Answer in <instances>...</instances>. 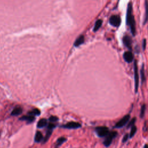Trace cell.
I'll use <instances>...</instances> for the list:
<instances>
[{
	"mask_svg": "<svg viewBox=\"0 0 148 148\" xmlns=\"http://www.w3.org/2000/svg\"><path fill=\"white\" fill-rule=\"evenodd\" d=\"M132 3L129 2L128 4L127 11L126 16V23L127 25L130 27L131 32L133 36H135L136 34V21H135L134 16L132 15Z\"/></svg>",
	"mask_w": 148,
	"mask_h": 148,
	"instance_id": "6da1fadb",
	"label": "cell"
},
{
	"mask_svg": "<svg viewBox=\"0 0 148 148\" xmlns=\"http://www.w3.org/2000/svg\"><path fill=\"white\" fill-rule=\"evenodd\" d=\"M117 136V133L116 131H112L109 133L107 136H106L104 141L103 142V144L105 145L106 147H109L111 143H112V141L113 139H115Z\"/></svg>",
	"mask_w": 148,
	"mask_h": 148,
	"instance_id": "7a4b0ae2",
	"label": "cell"
},
{
	"mask_svg": "<svg viewBox=\"0 0 148 148\" xmlns=\"http://www.w3.org/2000/svg\"><path fill=\"white\" fill-rule=\"evenodd\" d=\"M95 131L96 132L97 136L99 137H105L109 133V129L105 126L97 127L95 129Z\"/></svg>",
	"mask_w": 148,
	"mask_h": 148,
	"instance_id": "3957f363",
	"label": "cell"
},
{
	"mask_svg": "<svg viewBox=\"0 0 148 148\" xmlns=\"http://www.w3.org/2000/svg\"><path fill=\"white\" fill-rule=\"evenodd\" d=\"M130 119V115H127L126 116H124L115 124V128H117V129L122 128L125 125H126V124L129 122Z\"/></svg>",
	"mask_w": 148,
	"mask_h": 148,
	"instance_id": "277c9868",
	"label": "cell"
},
{
	"mask_svg": "<svg viewBox=\"0 0 148 148\" xmlns=\"http://www.w3.org/2000/svg\"><path fill=\"white\" fill-rule=\"evenodd\" d=\"M121 19L119 16L112 15L109 18V23L112 26L118 27L120 25Z\"/></svg>",
	"mask_w": 148,
	"mask_h": 148,
	"instance_id": "5b68a950",
	"label": "cell"
},
{
	"mask_svg": "<svg viewBox=\"0 0 148 148\" xmlns=\"http://www.w3.org/2000/svg\"><path fill=\"white\" fill-rule=\"evenodd\" d=\"M134 80H135V90L137 92L139 87V75L138 72V67L136 61L134 62Z\"/></svg>",
	"mask_w": 148,
	"mask_h": 148,
	"instance_id": "8992f818",
	"label": "cell"
},
{
	"mask_svg": "<svg viewBox=\"0 0 148 148\" xmlns=\"http://www.w3.org/2000/svg\"><path fill=\"white\" fill-rule=\"evenodd\" d=\"M81 126H82V125L80 123H78V122H71L62 125L61 127L67 129H77L80 128Z\"/></svg>",
	"mask_w": 148,
	"mask_h": 148,
	"instance_id": "52a82bcc",
	"label": "cell"
},
{
	"mask_svg": "<svg viewBox=\"0 0 148 148\" xmlns=\"http://www.w3.org/2000/svg\"><path fill=\"white\" fill-rule=\"evenodd\" d=\"M123 57L124 60L129 63L133 62L134 60L133 54L132 53L131 51H127V52H125L123 55Z\"/></svg>",
	"mask_w": 148,
	"mask_h": 148,
	"instance_id": "ba28073f",
	"label": "cell"
},
{
	"mask_svg": "<svg viewBox=\"0 0 148 148\" xmlns=\"http://www.w3.org/2000/svg\"><path fill=\"white\" fill-rule=\"evenodd\" d=\"M123 43L124 44L125 46H126L129 49L131 50L132 49L131 38L129 36H128V35H126V36H124L123 37Z\"/></svg>",
	"mask_w": 148,
	"mask_h": 148,
	"instance_id": "9c48e42d",
	"label": "cell"
},
{
	"mask_svg": "<svg viewBox=\"0 0 148 148\" xmlns=\"http://www.w3.org/2000/svg\"><path fill=\"white\" fill-rule=\"evenodd\" d=\"M84 42H85V37L83 35H81L78 37L77 39H76V41L74 42V45L75 47H78L80 46V45H82Z\"/></svg>",
	"mask_w": 148,
	"mask_h": 148,
	"instance_id": "30bf717a",
	"label": "cell"
},
{
	"mask_svg": "<svg viewBox=\"0 0 148 148\" xmlns=\"http://www.w3.org/2000/svg\"><path fill=\"white\" fill-rule=\"evenodd\" d=\"M19 119L20 120L26 121V122H27L28 123H32V122H33L34 120H35V118L33 116L28 115V116H22V117H21Z\"/></svg>",
	"mask_w": 148,
	"mask_h": 148,
	"instance_id": "8fae6325",
	"label": "cell"
},
{
	"mask_svg": "<svg viewBox=\"0 0 148 148\" xmlns=\"http://www.w3.org/2000/svg\"><path fill=\"white\" fill-rule=\"evenodd\" d=\"M43 136H42V134L41 133L40 131H38L36 132V134H35V138H34V141L36 143H39L41 142L42 141H43Z\"/></svg>",
	"mask_w": 148,
	"mask_h": 148,
	"instance_id": "7c38bea8",
	"label": "cell"
},
{
	"mask_svg": "<svg viewBox=\"0 0 148 148\" xmlns=\"http://www.w3.org/2000/svg\"><path fill=\"white\" fill-rule=\"evenodd\" d=\"M22 108L19 107V106H18V107L14 108V109L12 111V113H11V115H12V116H18V115L22 114Z\"/></svg>",
	"mask_w": 148,
	"mask_h": 148,
	"instance_id": "4fadbf2b",
	"label": "cell"
},
{
	"mask_svg": "<svg viewBox=\"0 0 148 148\" xmlns=\"http://www.w3.org/2000/svg\"><path fill=\"white\" fill-rule=\"evenodd\" d=\"M47 124H48V121L46 119H42L41 120H39V122H38L37 124V127L39 128V129H42V128L45 127V126H46Z\"/></svg>",
	"mask_w": 148,
	"mask_h": 148,
	"instance_id": "5bb4252c",
	"label": "cell"
},
{
	"mask_svg": "<svg viewBox=\"0 0 148 148\" xmlns=\"http://www.w3.org/2000/svg\"><path fill=\"white\" fill-rule=\"evenodd\" d=\"M102 20L99 19L96 21V23H95L94 27V28H93L94 32H96V31H97L98 30H99V28H100L101 26L102 25Z\"/></svg>",
	"mask_w": 148,
	"mask_h": 148,
	"instance_id": "9a60e30c",
	"label": "cell"
},
{
	"mask_svg": "<svg viewBox=\"0 0 148 148\" xmlns=\"http://www.w3.org/2000/svg\"><path fill=\"white\" fill-rule=\"evenodd\" d=\"M28 115L30 116H39L41 115V111L39 109H37V108H35V109H32V111H30L28 113Z\"/></svg>",
	"mask_w": 148,
	"mask_h": 148,
	"instance_id": "2e32d148",
	"label": "cell"
},
{
	"mask_svg": "<svg viewBox=\"0 0 148 148\" xmlns=\"http://www.w3.org/2000/svg\"><path fill=\"white\" fill-rule=\"evenodd\" d=\"M52 131L53 130H48L46 134V136H45V138L43 139V142H42L43 144L46 143V142H48V141L49 140V139L50 138V137L51 135H52Z\"/></svg>",
	"mask_w": 148,
	"mask_h": 148,
	"instance_id": "e0dca14e",
	"label": "cell"
},
{
	"mask_svg": "<svg viewBox=\"0 0 148 148\" xmlns=\"http://www.w3.org/2000/svg\"><path fill=\"white\" fill-rule=\"evenodd\" d=\"M67 141V138L65 137H60L57 140L56 142V147H59V146H61L62 143H64L65 142Z\"/></svg>",
	"mask_w": 148,
	"mask_h": 148,
	"instance_id": "ac0fdd59",
	"label": "cell"
},
{
	"mask_svg": "<svg viewBox=\"0 0 148 148\" xmlns=\"http://www.w3.org/2000/svg\"><path fill=\"white\" fill-rule=\"evenodd\" d=\"M136 130H137V129H136V126H132L131 129L130 134L129 135V138H133V136H134V135L136 134Z\"/></svg>",
	"mask_w": 148,
	"mask_h": 148,
	"instance_id": "d6986e66",
	"label": "cell"
},
{
	"mask_svg": "<svg viewBox=\"0 0 148 148\" xmlns=\"http://www.w3.org/2000/svg\"><path fill=\"white\" fill-rule=\"evenodd\" d=\"M141 81L142 83H143L145 80V69H144V64H142L141 69Z\"/></svg>",
	"mask_w": 148,
	"mask_h": 148,
	"instance_id": "ffe728a7",
	"label": "cell"
},
{
	"mask_svg": "<svg viewBox=\"0 0 148 148\" xmlns=\"http://www.w3.org/2000/svg\"><path fill=\"white\" fill-rule=\"evenodd\" d=\"M145 17L143 25H145L148 21V1H145Z\"/></svg>",
	"mask_w": 148,
	"mask_h": 148,
	"instance_id": "44dd1931",
	"label": "cell"
},
{
	"mask_svg": "<svg viewBox=\"0 0 148 148\" xmlns=\"http://www.w3.org/2000/svg\"><path fill=\"white\" fill-rule=\"evenodd\" d=\"M136 122V117H134L133 119H131V120L129 122L127 125V129H129L130 127H131L132 126H134L135 123Z\"/></svg>",
	"mask_w": 148,
	"mask_h": 148,
	"instance_id": "7402d4cb",
	"label": "cell"
},
{
	"mask_svg": "<svg viewBox=\"0 0 148 148\" xmlns=\"http://www.w3.org/2000/svg\"><path fill=\"white\" fill-rule=\"evenodd\" d=\"M145 109H146V106H145V104H143L141 107V113H140V117L141 118H143V116H144Z\"/></svg>",
	"mask_w": 148,
	"mask_h": 148,
	"instance_id": "603a6c76",
	"label": "cell"
},
{
	"mask_svg": "<svg viewBox=\"0 0 148 148\" xmlns=\"http://www.w3.org/2000/svg\"><path fill=\"white\" fill-rule=\"evenodd\" d=\"M49 120L51 122H56L59 120V118L55 116H51L49 118Z\"/></svg>",
	"mask_w": 148,
	"mask_h": 148,
	"instance_id": "cb8c5ba5",
	"label": "cell"
},
{
	"mask_svg": "<svg viewBox=\"0 0 148 148\" xmlns=\"http://www.w3.org/2000/svg\"><path fill=\"white\" fill-rule=\"evenodd\" d=\"M56 127L55 124L53 123H49V124L48 125V130H53Z\"/></svg>",
	"mask_w": 148,
	"mask_h": 148,
	"instance_id": "d4e9b609",
	"label": "cell"
},
{
	"mask_svg": "<svg viewBox=\"0 0 148 148\" xmlns=\"http://www.w3.org/2000/svg\"><path fill=\"white\" fill-rule=\"evenodd\" d=\"M129 138V134H126L124 136H123V138L122 139V142L123 143H125L127 142V141L128 140Z\"/></svg>",
	"mask_w": 148,
	"mask_h": 148,
	"instance_id": "484cf974",
	"label": "cell"
},
{
	"mask_svg": "<svg viewBox=\"0 0 148 148\" xmlns=\"http://www.w3.org/2000/svg\"><path fill=\"white\" fill-rule=\"evenodd\" d=\"M142 47H143V50H145V48H146V39H144L143 41V44H142Z\"/></svg>",
	"mask_w": 148,
	"mask_h": 148,
	"instance_id": "4316f807",
	"label": "cell"
},
{
	"mask_svg": "<svg viewBox=\"0 0 148 148\" xmlns=\"http://www.w3.org/2000/svg\"><path fill=\"white\" fill-rule=\"evenodd\" d=\"M148 148L147 144H145V146H144V148Z\"/></svg>",
	"mask_w": 148,
	"mask_h": 148,
	"instance_id": "83f0119b",
	"label": "cell"
},
{
	"mask_svg": "<svg viewBox=\"0 0 148 148\" xmlns=\"http://www.w3.org/2000/svg\"><path fill=\"white\" fill-rule=\"evenodd\" d=\"M57 148V147H56V148Z\"/></svg>",
	"mask_w": 148,
	"mask_h": 148,
	"instance_id": "f1b7e54d",
	"label": "cell"
}]
</instances>
